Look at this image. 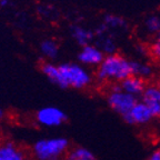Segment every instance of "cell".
I'll use <instances>...</instances> for the list:
<instances>
[{
  "label": "cell",
  "mask_w": 160,
  "mask_h": 160,
  "mask_svg": "<svg viewBox=\"0 0 160 160\" xmlns=\"http://www.w3.org/2000/svg\"><path fill=\"white\" fill-rule=\"evenodd\" d=\"M130 76H132V60L117 53L106 56L97 71L98 80L103 82L120 83Z\"/></svg>",
  "instance_id": "cell-1"
},
{
  "label": "cell",
  "mask_w": 160,
  "mask_h": 160,
  "mask_svg": "<svg viewBox=\"0 0 160 160\" xmlns=\"http://www.w3.org/2000/svg\"><path fill=\"white\" fill-rule=\"evenodd\" d=\"M69 146L66 137L41 138L35 141L31 151L36 160H62L69 152Z\"/></svg>",
  "instance_id": "cell-2"
},
{
  "label": "cell",
  "mask_w": 160,
  "mask_h": 160,
  "mask_svg": "<svg viewBox=\"0 0 160 160\" xmlns=\"http://www.w3.org/2000/svg\"><path fill=\"white\" fill-rule=\"evenodd\" d=\"M58 68L60 71V81L58 86L62 89H67L68 87L83 89L91 82V76L81 65L61 63Z\"/></svg>",
  "instance_id": "cell-3"
},
{
  "label": "cell",
  "mask_w": 160,
  "mask_h": 160,
  "mask_svg": "<svg viewBox=\"0 0 160 160\" xmlns=\"http://www.w3.org/2000/svg\"><path fill=\"white\" fill-rule=\"evenodd\" d=\"M138 101L139 100L137 97L125 92L120 88L119 83L111 86L107 93V103L109 108L121 117L128 115Z\"/></svg>",
  "instance_id": "cell-4"
},
{
  "label": "cell",
  "mask_w": 160,
  "mask_h": 160,
  "mask_svg": "<svg viewBox=\"0 0 160 160\" xmlns=\"http://www.w3.org/2000/svg\"><path fill=\"white\" fill-rule=\"evenodd\" d=\"M68 117L62 109L55 106H48L39 109L36 113V121L38 125L46 128H56L62 126Z\"/></svg>",
  "instance_id": "cell-5"
},
{
  "label": "cell",
  "mask_w": 160,
  "mask_h": 160,
  "mask_svg": "<svg viewBox=\"0 0 160 160\" xmlns=\"http://www.w3.org/2000/svg\"><path fill=\"white\" fill-rule=\"evenodd\" d=\"M122 119L127 125L130 126H147L155 118L149 108L141 100H139L132 108V110L125 117H122Z\"/></svg>",
  "instance_id": "cell-6"
},
{
  "label": "cell",
  "mask_w": 160,
  "mask_h": 160,
  "mask_svg": "<svg viewBox=\"0 0 160 160\" xmlns=\"http://www.w3.org/2000/svg\"><path fill=\"white\" fill-rule=\"evenodd\" d=\"M141 101L147 106L152 113L153 118H160V85H147L143 93L141 95Z\"/></svg>",
  "instance_id": "cell-7"
},
{
  "label": "cell",
  "mask_w": 160,
  "mask_h": 160,
  "mask_svg": "<svg viewBox=\"0 0 160 160\" xmlns=\"http://www.w3.org/2000/svg\"><path fill=\"white\" fill-rule=\"evenodd\" d=\"M105 53L97 47V46L88 45L81 49L78 55L80 63L87 66H98L99 67L105 59Z\"/></svg>",
  "instance_id": "cell-8"
},
{
  "label": "cell",
  "mask_w": 160,
  "mask_h": 160,
  "mask_svg": "<svg viewBox=\"0 0 160 160\" xmlns=\"http://www.w3.org/2000/svg\"><path fill=\"white\" fill-rule=\"evenodd\" d=\"M119 85H120V88H121L125 92L135 96V97H137V98L141 97V95L143 93L145 89L147 88L146 80L141 79V78L137 77V76H130L127 79L121 81Z\"/></svg>",
  "instance_id": "cell-9"
},
{
  "label": "cell",
  "mask_w": 160,
  "mask_h": 160,
  "mask_svg": "<svg viewBox=\"0 0 160 160\" xmlns=\"http://www.w3.org/2000/svg\"><path fill=\"white\" fill-rule=\"evenodd\" d=\"M0 160H27V156L13 142H5L0 145Z\"/></svg>",
  "instance_id": "cell-10"
},
{
  "label": "cell",
  "mask_w": 160,
  "mask_h": 160,
  "mask_svg": "<svg viewBox=\"0 0 160 160\" xmlns=\"http://www.w3.org/2000/svg\"><path fill=\"white\" fill-rule=\"evenodd\" d=\"M71 30V35H72L73 39L79 43L80 46H88L91 41L93 40V36L95 33L91 31V30H88L83 27H80V26H71L70 28Z\"/></svg>",
  "instance_id": "cell-11"
},
{
  "label": "cell",
  "mask_w": 160,
  "mask_h": 160,
  "mask_svg": "<svg viewBox=\"0 0 160 160\" xmlns=\"http://www.w3.org/2000/svg\"><path fill=\"white\" fill-rule=\"evenodd\" d=\"M103 25L109 31H123L128 28V23L123 18L116 15H107L103 19Z\"/></svg>",
  "instance_id": "cell-12"
},
{
  "label": "cell",
  "mask_w": 160,
  "mask_h": 160,
  "mask_svg": "<svg viewBox=\"0 0 160 160\" xmlns=\"http://www.w3.org/2000/svg\"><path fill=\"white\" fill-rule=\"evenodd\" d=\"M98 37H99V39H98L96 46H97L103 53H106L107 56L116 53L117 46H116L115 39L112 38V36L107 32V33H105V35L98 36Z\"/></svg>",
  "instance_id": "cell-13"
},
{
  "label": "cell",
  "mask_w": 160,
  "mask_h": 160,
  "mask_svg": "<svg viewBox=\"0 0 160 160\" xmlns=\"http://www.w3.org/2000/svg\"><path fill=\"white\" fill-rule=\"evenodd\" d=\"M153 75V68L151 65L138 60H132V76L141 78L143 80H147L151 78Z\"/></svg>",
  "instance_id": "cell-14"
},
{
  "label": "cell",
  "mask_w": 160,
  "mask_h": 160,
  "mask_svg": "<svg viewBox=\"0 0 160 160\" xmlns=\"http://www.w3.org/2000/svg\"><path fill=\"white\" fill-rule=\"evenodd\" d=\"M67 158L80 160H96V156L93 155L92 151L86 147H81V146L70 149L67 155Z\"/></svg>",
  "instance_id": "cell-15"
},
{
  "label": "cell",
  "mask_w": 160,
  "mask_h": 160,
  "mask_svg": "<svg viewBox=\"0 0 160 160\" xmlns=\"http://www.w3.org/2000/svg\"><path fill=\"white\" fill-rule=\"evenodd\" d=\"M41 71L43 72V75H46V77L55 85H59L60 81V71L58 66H55L52 63H43V66L41 67Z\"/></svg>",
  "instance_id": "cell-16"
},
{
  "label": "cell",
  "mask_w": 160,
  "mask_h": 160,
  "mask_svg": "<svg viewBox=\"0 0 160 160\" xmlns=\"http://www.w3.org/2000/svg\"><path fill=\"white\" fill-rule=\"evenodd\" d=\"M143 26L148 33L156 36L158 32H160V16L151 15L147 17L143 22Z\"/></svg>",
  "instance_id": "cell-17"
},
{
  "label": "cell",
  "mask_w": 160,
  "mask_h": 160,
  "mask_svg": "<svg viewBox=\"0 0 160 160\" xmlns=\"http://www.w3.org/2000/svg\"><path fill=\"white\" fill-rule=\"evenodd\" d=\"M40 49L43 56L50 58V59H56L58 56V46L53 40H43L41 45H40Z\"/></svg>",
  "instance_id": "cell-18"
},
{
  "label": "cell",
  "mask_w": 160,
  "mask_h": 160,
  "mask_svg": "<svg viewBox=\"0 0 160 160\" xmlns=\"http://www.w3.org/2000/svg\"><path fill=\"white\" fill-rule=\"evenodd\" d=\"M149 52L151 57L160 63V32H158L156 36H153V39L150 43Z\"/></svg>",
  "instance_id": "cell-19"
},
{
  "label": "cell",
  "mask_w": 160,
  "mask_h": 160,
  "mask_svg": "<svg viewBox=\"0 0 160 160\" xmlns=\"http://www.w3.org/2000/svg\"><path fill=\"white\" fill-rule=\"evenodd\" d=\"M148 160H160V148L153 150L148 157Z\"/></svg>",
  "instance_id": "cell-20"
},
{
  "label": "cell",
  "mask_w": 160,
  "mask_h": 160,
  "mask_svg": "<svg viewBox=\"0 0 160 160\" xmlns=\"http://www.w3.org/2000/svg\"><path fill=\"white\" fill-rule=\"evenodd\" d=\"M9 5V0H0V7H6Z\"/></svg>",
  "instance_id": "cell-21"
},
{
  "label": "cell",
  "mask_w": 160,
  "mask_h": 160,
  "mask_svg": "<svg viewBox=\"0 0 160 160\" xmlns=\"http://www.w3.org/2000/svg\"><path fill=\"white\" fill-rule=\"evenodd\" d=\"M3 117H5V113H3V110L0 108V121L3 119Z\"/></svg>",
  "instance_id": "cell-22"
},
{
  "label": "cell",
  "mask_w": 160,
  "mask_h": 160,
  "mask_svg": "<svg viewBox=\"0 0 160 160\" xmlns=\"http://www.w3.org/2000/svg\"><path fill=\"white\" fill-rule=\"evenodd\" d=\"M66 160H80V159H71V158H66Z\"/></svg>",
  "instance_id": "cell-23"
},
{
  "label": "cell",
  "mask_w": 160,
  "mask_h": 160,
  "mask_svg": "<svg viewBox=\"0 0 160 160\" xmlns=\"http://www.w3.org/2000/svg\"><path fill=\"white\" fill-rule=\"evenodd\" d=\"M159 148H160V147H159Z\"/></svg>",
  "instance_id": "cell-24"
}]
</instances>
